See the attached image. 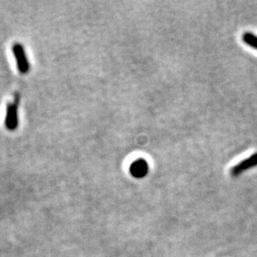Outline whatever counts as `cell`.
<instances>
[{
	"instance_id": "1",
	"label": "cell",
	"mask_w": 257,
	"mask_h": 257,
	"mask_svg": "<svg viewBox=\"0 0 257 257\" xmlns=\"http://www.w3.org/2000/svg\"><path fill=\"white\" fill-rule=\"evenodd\" d=\"M13 53H14L16 61H17V66H18L19 73L23 74L29 73L30 63L28 61L27 55H26L23 46L19 43H16L13 46Z\"/></svg>"
},
{
	"instance_id": "2",
	"label": "cell",
	"mask_w": 257,
	"mask_h": 257,
	"mask_svg": "<svg viewBox=\"0 0 257 257\" xmlns=\"http://www.w3.org/2000/svg\"><path fill=\"white\" fill-rule=\"evenodd\" d=\"M253 167H257V153H255L252 156H249L248 158L244 159L237 165L233 166L230 169V174L231 176H239L241 174H243L244 172L248 171Z\"/></svg>"
},
{
	"instance_id": "3",
	"label": "cell",
	"mask_w": 257,
	"mask_h": 257,
	"mask_svg": "<svg viewBox=\"0 0 257 257\" xmlns=\"http://www.w3.org/2000/svg\"><path fill=\"white\" fill-rule=\"evenodd\" d=\"M5 126L10 131H15L19 126L18 105L16 103H10L8 107H7Z\"/></svg>"
},
{
	"instance_id": "4",
	"label": "cell",
	"mask_w": 257,
	"mask_h": 257,
	"mask_svg": "<svg viewBox=\"0 0 257 257\" xmlns=\"http://www.w3.org/2000/svg\"><path fill=\"white\" fill-rule=\"evenodd\" d=\"M130 173L136 178H143L149 173V164L143 158H138L130 167Z\"/></svg>"
},
{
	"instance_id": "5",
	"label": "cell",
	"mask_w": 257,
	"mask_h": 257,
	"mask_svg": "<svg viewBox=\"0 0 257 257\" xmlns=\"http://www.w3.org/2000/svg\"><path fill=\"white\" fill-rule=\"evenodd\" d=\"M242 39H243V41H244L245 44H247L248 46L257 50V36L251 34V33H248V32H247V33L243 34Z\"/></svg>"
}]
</instances>
